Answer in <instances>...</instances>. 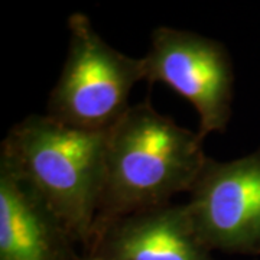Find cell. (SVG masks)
Instances as JSON below:
<instances>
[{"instance_id": "cell-1", "label": "cell", "mask_w": 260, "mask_h": 260, "mask_svg": "<svg viewBox=\"0 0 260 260\" xmlns=\"http://www.w3.org/2000/svg\"><path fill=\"white\" fill-rule=\"evenodd\" d=\"M203 140L149 100L130 106L107 130L104 188L94 227L189 192L208 159Z\"/></svg>"}, {"instance_id": "cell-2", "label": "cell", "mask_w": 260, "mask_h": 260, "mask_svg": "<svg viewBox=\"0 0 260 260\" xmlns=\"http://www.w3.org/2000/svg\"><path fill=\"white\" fill-rule=\"evenodd\" d=\"M106 139L107 130H81L32 114L16 123L0 146L84 249L102 201Z\"/></svg>"}, {"instance_id": "cell-3", "label": "cell", "mask_w": 260, "mask_h": 260, "mask_svg": "<svg viewBox=\"0 0 260 260\" xmlns=\"http://www.w3.org/2000/svg\"><path fill=\"white\" fill-rule=\"evenodd\" d=\"M68 54L47 114L71 127L106 132L129 110L130 93L143 81L142 58L113 48L81 12L68 18Z\"/></svg>"}, {"instance_id": "cell-4", "label": "cell", "mask_w": 260, "mask_h": 260, "mask_svg": "<svg viewBox=\"0 0 260 260\" xmlns=\"http://www.w3.org/2000/svg\"><path fill=\"white\" fill-rule=\"evenodd\" d=\"M142 62L143 80L167 84L194 106L203 139L225 130L232 117L234 73L221 42L185 29L158 26Z\"/></svg>"}, {"instance_id": "cell-5", "label": "cell", "mask_w": 260, "mask_h": 260, "mask_svg": "<svg viewBox=\"0 0 260 260\" xmlns=\"http://www.w3.org/2000/svg\"><path fill=\"white\" fill-rule=\"evenodd\" d=\"M186 204L210 250L260 253V148L242 158H208Z\"/></svg>"}, {"instance_id": "cell-6", "label": "cell", "mask_w": 260, "mask_h": 260, "mask_svg": "<svg viewBox=\"0 0 260 260\" xmlns=\"http://www.w3.org/2000/svg\"><path fill=\"white\" fill-rule=\"evenodd\" d=\"M85 256L104 260H213L186 204H165L94 227Z\"/></svg>"}, {"instance_id": "cell-7", "label": "cell", "mask_w": 260, "mask_h": 260, "mask_svg": "<svg viewBox=\"0 0 260 260\" xmlns=\"http://www.w3.org/2000/svg\"><path fill=\"white\" fill-rule=\"evenodd\" d=\"M75 244L61 218L0 153V260H80Z\"/></svg>"}, {"instance_id": "cell-8", "label": "cell", "mask_w": 260, "mask_h": 260, "mask_svg": "<svg viewBox=\"0 0 260 260\" xmlns=\"http://www.w3.org/2000/svg\"><path fill=\"white\" fill-rule=\"evenodd\" d=\"M80 260H104V259H97V257H90V256H84Z\"/></svg>"}]
</instances>
